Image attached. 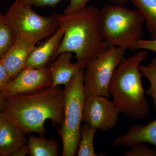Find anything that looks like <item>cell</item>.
<instances>
[{
    "instance_id": "52a82bcc",
    "label": "cell",
    "mask_w": 156,
    "mask_h": 156,
    "mask_svg": "<svg viewBox=\"0 0 156 156\" xmlns=\"http://www.w3.org/2000/svg\"><path fill=\"white\" fill-rule=\"evenodd\" d=\"M126 50L109 47L89 62L84 70V90L86 97L99 95L109 98V85L115 70L125 58Z\"/></svg>"
},
{
    "instance_id": "9a60e30c",
    "label": "cell",
    "mask_w": 156,
    "mask_h": 156,
    "mask_svg": "<svg viewBox=\"0 0 156 156\" xmlns=\"http://www.w3.org/2000/svg\"><path fill=\"white\" fill-rule=\"evenodd\" d=\"M30 156L59 155L58 144L53 140L30 136L27 143Z\"/></svg>"
},
{
    "instance_id": "8fae6325",
    "label": "cell",
    "mask_w": 156,
    "mask_h": 156,
    "mask_svg": "<svg viewBox=\"0 0 156 156\" xmlns=\"http://www.w3.org/2000/svg\"><path fill=\"white\" fill-rule=\"evenodd\" d=\"M64 33V28L58 26L56 31L48 40L39 46H35L27 58L24 68L40 69L47 67L59 48Z\"/></svg>"
},
{
    "instance_id": "e0dca14e",
    "label": "cell",
    "mask_w": 156,
    "mask_h": 156,
    "mask_svg": "<svg viewBox=\"0 0 156 156\" xmlns=\"http://www.w3.org/2000/svg\"><path fill=\"white\" fill-rule=\"evenodd\" d=\"M97 129L87 124L81 126V138L77 151L78 156H104L105 154L96 153L94 150V136Z\"/></svg>"
},
{
    "instance_id": "83f0119b",
    "label": "cell",
    "mask_w": 156,
    "mask_h": 156,
    "mask_svg": "<svg viewBox=\"0 0 156 156\" xmlns=\"http://www.w3.org/2000/svg\"><path fill=\"white\" fill-rule=\"evenodd\" d=\"M5 119L6 116L5 114L2 111H0V127Z\"/></svg>"
},
{
    "instance_id": "6da1fadb",
    "label": "cell",
    "mask_w": 156,
    "mask_h": 156,
    "mask_svg": "<svg viewBox=\"0 0 156 156\" xmlns=\"http://www.w3.org/2000/svg\"><path fill=\"white\" fill-rule=\"evenodd\" d=\"M63 90L61 86H51L9 98L3 112L26 134L33 132L44 137L47 120L55 126L63 122Z\"/></svg>"
},
{
    "instance_id": "9c48e42d",
    "label": "cell",
    "mask_w": 156,
    "mask_h": 156,
    "mask_svg": "<svg viewBox=\"0 0 156 156\" xmlns=\"http://www.w3.org/2000/svg\"><path fill=\"white\" fill-rule=\"evenodd\" d=\"M48 67L24 68L11 79L2 92L6 99L16 95L38 91L52 86Z\"/></svg>"
},
{
    "instance_id": "603a6c76",
    "label": "cell",
    "mask_w": 156,
    "mask_h": 156,
    "mask_svg": "<svg viewBox=\"0 0 156 156\" xmlns=\"http://www.w3.org/2000/svg\"><path fill=\"white\" fill-rule=\"evenodd\" d=\"M131 50H150L156 53V40L140 39L134 44Z\"/></svg>"
},
{
    "instance_id": "30bf717a",
    "label": "cell",
    "mask_w": 156,
    "mask_h": 156,
    "mask_svg": "<svg viewBox=\"0 0 156 156\" xmlns=\"http://www.w3.org/2000/svg\"><path fill=\"white\" fill-rule=\"evenodd\" d=\"M37 43L28 38L16 37L14 44L2 58L11 79L25 67L27 58Z\"/></svg>"
},
{
    "instance_id": "484cf974",
    "label": "cell",
    "mask_w": 156,
    "mask_h": 156,
    "mask_svg": "<svg viewBox=\"0 0 156 156\" xmlns=\"http://www.w3.org/2000/svg\"><path fill=\"white\" fill-rule=\"evenodd\" d=\"M6 103V98L2 93H0V111H3Z\"/></svg>"
},
{
    "instance_id": "4fadbf2b",
    "label": "cell",
    "mask_w": 156,
    "mask_h": 156,
    "mask_svg": "<svg viewBox=\"0 0 156 156\" xmlns=\"http://www.w3.org/2000/svg\"><path fill=\"white\" fill-rule=\"evenodd\" d=\"M72 53L63 52L58 54L50 62L48 68L52 80L51 87L67 85L78 72L81 69L79 65L72 62Z\"/></svg>"
},
{
    "instance_id": "5b68a950",
    "label": "cell",
    "mask_w": 156,
    "mask_h": 156,
    "mask_svg": "<svg viewBox=\"0 0 156 156\" xmlns=\"http://www.w3.org/2000/svg\"><path fill=\"white\" fill-rule=\"evenodd\" d=\"M83 73L82 69L78 72L63 90V121L58 129L62 143V156H74L78 151L86 98Z\"/></svg>"
},
{
    "instance_id": "2e32d148",
    "label": "cell",
    "mask_w": 156,
    "mask_h": 156,
    "mask_svg": "<svg viewBox=\"0 0 156 156\" xmlns=\"http://www.w3.org/2000/svg\"><path fill=\"white\" fill-rule=\"evenodd\" d=\"M145 19L152 39L156 40V0H129Z\"/></svg>"
},
{
    "instance_id": "7c38bea8",
    "label": "cell",
    "mask_w": 156,
    "mask_h": 156,
    "mask_svg": "<svg viewBox=\"0 0 156 156\" xmlns=\"http://www.w3.org/2000/svg\"><path fill=\"white\" fill-rule=\"evenodd\" d=\"M147 143L156 146V119L145 126H130L126 134L116 137L112 143L114 147H131L138 143Z\"/></svg>"
},
{
    "instance_id": "ffe728a7",
    "label": "cell",
    "mask_w": 156,
    "mask_h": 156,
    "mask_svg": "<svg viewBox=\"0 0 156 156\" xmlns=\"http://www.w3.org/2000/svg\"><path fill=\"white\" fill-rule=\"evenodd\" d=\"M123 154L124 156H156V150L149 148L144 143H138L131 147Z\"/></svg>"
},
{
    "instance_id": "277c9868",
    "label": "cell",
    "mask_w": 156,
    "mask_h": 156,
    "mask_svg": "<svg viewBox=\"0 0 156 156\" xmlns=\"http://www.w3.org/2000/svg\"><path fill=\"white\" fill-rule=\"evenodd\" d=\"M145 19L138 10L124 5H107L100 10L101 29L109 47L131 50L143 36Z\"/></svg>"
},
{
    "instance_id": "8992f818",
    "label": "cell",
    "mask_w": 156,
    "mask_h": 156,
    "mask_svg": "<svg viewBox=\"0 0 156 156\" xmlns=\"http://www.w3.org/2000/svg\"><path fill=\"white\" fill-rule=\"evenodd\" d=\"M15 37L28 38L38 43L48 38L58 27L56 13L49 16L37 14L32 7L15 1L4 14Z\"/></svg>"
},
{
    "instance_id": "ba28073f",
    "label": "cell",
    "mask_w": 156,
    "mask_h": 156,
    "mask_svg": "<svg viewBox=\"0 0 156 156\" xmlns=\"http://www.w3.org/2000/svg\"><path fill=\"white\" fill-rule=\"evenodd\" d=\"M120 112L113 101L99 95L86 97L84 103L83 121L90 127L106 131L114 128Z\"/></svg>"
},
{
    "instance_id": "5bb4252c",
    "label": "cell",
    "mask_w": 156,
    "mask_h": 156,
    "mask_svg": "<svg viewBox=\"0 0 156 156\" xmlns=\"http://www.w3.org/2000/svg\"><path fill=\"white\" fill-rule=\"evenodd\" d=\"M27 140L25 132L6 117L0 127V156H12Z\"/></svg>"
},
{
    "instance_id": "d4e9b609",
    "label": "cell",
    "mask_w": 156,
    "mask_h": 156,
    "mask_svg": "<svg viewBox=\"0 0 156 156\" xmlns=\"http://www.w3.org/2000/svg\"><path fill=\"white\" fill-rule=\"evenodd\" d=\"M30 151L28 145L26 144L19 148L12 156H25L29 154Z\"/></svg>"
},
{
    "instance_id": "7402d4cb",
    "label": "cell",
    "mask_w": 156,
    "mask_h": 156,
    "mask_svg": "<svg viewBox=\"0 0 156 156\" xmlns=\"http://www.w3.org/2000/svg\"><path fill=\"white\" fill-rule=\"evenodd\" d=\"M90 0H70L69 5L66 7L63 14H73L83 10L87 7Z\"/></svg>"
},
{
    "instance_id": "7a4b0ae2",
    "label": "cell",
    "mask_w": 156,
    "mask_h": 156,
    "mask_svg": "<svg viewBox=\"0 0 156 156\" xmlns=\"http://www.w3.org/2000/svg\"><path fill=\"white\" fill-rule=\"evenodd\" d=\"M100 15V10L95 6H87L73 14H56L58 26L64 28L65 33L52 61L62 52L74 53L84 70L89 61L107 50L109 47L101 29Z\"/></svg>"
},
{
    "instance_id": "3957f363",
    "label": "cell",
    "mask_w": 156,
    "mask_h": 156,
    "mask_svg": "<svg viewBox=\"0 0 156 156\" xmlns=\"http://www.w3.org/2000/svg\"><path fill=\"white\" fill-rule=\"evenodd\" d=\"M148 56L147 50H139L125 58L115 70L109 85V93L120 113L132 119H143L150 111L142 86L143 75L139 69L141 62Z\"/></svg>"
},
{
    "instance_id": "44dd1931",
    "label": "cell",
    "mask_w": 156,
    "mask_h": 156,
    "mask_svg": "<svg viewBox=\"0 0 156 156\" xmlns=\"http://www.w3.org/2000/svg\"><path fill=\"white\" fill-rule=\"evenodd\" d=\"M18 2L26 6H33L38 8L44 7L55 8L63 0H16Z\"/></svg>"
},
{
    "instance_id": "4316f807",
    "label": "cell",
    "mask_w": 156,
    "mask_h": 156,
    "mask_svg": "<svg viewBox=\"0 0 156 156\" xmlns=\"http://www.w3.org/2000/svg\"><path fill=\"white\" fill-rule=\"evenodd\" d=\"M108 1L115 4L122 5H125L126 3L129 2V0H108Z\"/></svg>"
},
{
    "instance_id": "ac0fdd59",
    "label": "cell",
    "mask_w": 156,
    "mask_h": 156,
    "mask_svg": "<svg viewBox=\"0 0 156 156\" xmlns=\"http://www.w3.org/2000/svg\"><path fill=\"white\" fill-rule=\"evenodd\" d=\"M16 37L5 18L0 13V59L14 44Z\"/></svg>"
},
{
    "instance_id": "d6986e66",
    "label": "cell",
    "mask_w": 156,
    "mask_h": 156,
    "mask_svg": "<svg viewBox=\"0 0 156 156\" xmlns=\"http://www.w3.org/2000/svg\"><path fill=\"white\" fill-rule=\"evenodd\" d=\"M139 69L150 83V87L145 90V92L152 98L156 111V57L153 58L147 65L140 64Z\"/></svg>"
},
{
    "instance_id": "cb8c5ba5",
    "label": "cell",
    "mask_w": 156,
    "mask_h": 156,
    "mask_svg": "<svg viewBox=\"0 0 156 156\" xmlns=\"http://www.w3.org/2000/svg\"><path fill=\"white\" fill-rule=\"evenodd\" d=\"M11 79L2 60L0 59V93L4 91Z\"/></svg>"
}]
</instances>
